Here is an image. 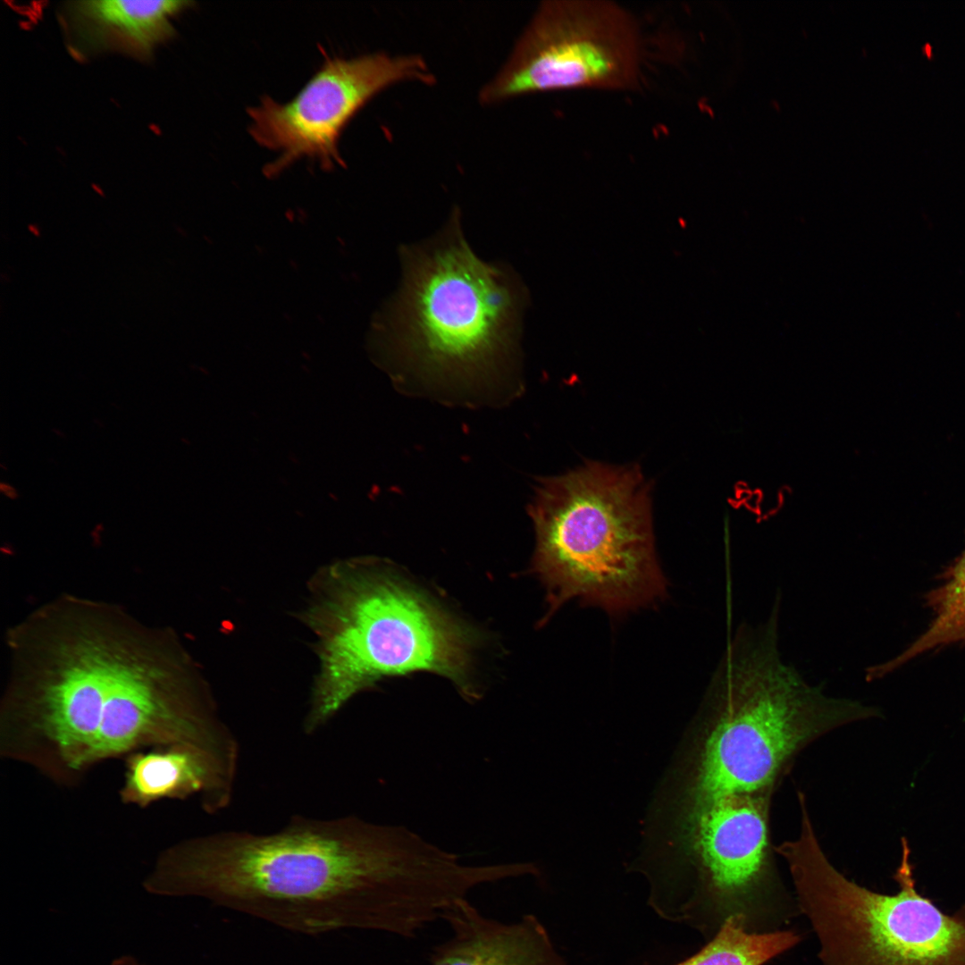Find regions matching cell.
I'll list each match as a JSON object with an SVG mask.
<instances>
[{
  "label": "cell",
  "mask_w": 965,
  "mask_h": 965,
  "mask_svg": "<svg viewBox=\"0 0 965 965\" xmlns=\"http://www.w3.org/2000/svg\"><path fill=\"white\" fill-rule=\"evenodd\" d=\"M442 919L450 936L435 947L429 965H559L545 928L532 915L503 922L464 899Z\"/></svg>",
  "instance_id": "cell-12"
},
{
  "label": "cell",
  "mask_w": 965,
  "mask_h": 965,
  "mask_svg": "<svg viewBox=\"0 0 965 965\" xmlns=\"http://www.w3.org/2000/svg\"><path fill=\"white\" fill-rule=\"evenodd\" d=\"M902 839L899 891L876 893L846 878L806 831L781 850L797 904L819 942L822 965H965V905L943 912L916 889Z\"/></svg>",
  "instance_id": "cell-6"
},
{
  "label": "cell",
  "mask_w": 965,
  "mask_h": 965,
  "mask_svg": "<svg viewBox=\"0 0 965 965\" xmlns=\"http://www.w3.org/2000/svg\"><path fill=\"white\" fill-rule=\"evenodd\" d=\"M799 941L793 931L751 932L740 919L729 917L710 942L676 965H763Z\"/></svg>",
  "instance_id": "cell-14"
},
{
  "label": "cell",
  "mask_w": 965,
  "mask_h": 965,
  "mask_svg": "<svg viewBox=\"0 0 965 965\" xmlns=\"http://www.w3.org/2000/svg\"><path fill=\"white\" fill-rule=\"evenodd\" d=\"M188 1L89 0L66 3L60 21L77 56L118 52L148 58L173 34L174 19Z\"/></svg>",
  "instance_id": "cell-10"
},
{
  "label": "cell",
  "mask_w": 965,
  "mask_h": 965,
  "mask_svg": "<svg viewBox=\"0 0 965 965\" xmlns=\"http://www.w3.org/2000/svg\"><path fill=\"white\" fill-rule=\"evenodd\" d=\"M400 255L402 280L387 319L393 376L436 391L501 386L517 353L521 293L513 272L475 256L457 213Z\"/></svg>",
  "instance_id": "cell-3"
},
{
  "label": "cell",
  "mask_w": 965,
  "mask_h": 965,
  "mask_svg": "<svg viewBox=\"0 0 965 965\" xmlns=\"http://www.w3.org/2000/svg\"><path fill=\"white\" fill-rule=\"evenodd\" d=\"M457 855L397 825L292 816L279 830H223L163 851L151 894L198 897L292 932L411 938L462 895Z\"/></svg>",
  "instance_id": "cell-1"
},
{
  "label": "cell",
  "mask_w": 965,
  "mask_h": 965,
  "mask_svg": "<svg viewBox=\"0 0 965 965\" xmlns=\"http://www.w3.org/2000/svg\"><path fill=\"white\" fill-rule=\"evenodd\" d=\"M111 965H139L135 960L131 958H122L113 961Z\"/></svg>",
  "instance_id": "cell-15"
},
{
  "label": "cell",
  "mask_w": 965,
  "mask_h": 965,
  "mask_svg": "<svg viewBox=\"0 0 965 965\" xmlns=\"http://www.w3.org/2000/svg\"><path fill=\"white\" fill-rule=\"evenodd\" d=\"M780 610L775 600L764 622H743L727 637L707 692L690 816L731 795H775L813 742L880 715L859 701L828 695L784 662Z\"/></svg>",
  "instance_id": "cell-2"
},
{
  "label": "cell",
  "mask_w": 965,
  "mask_h": 965,
  "mask_svg": "<svg viewBox=\"0 0 965 965\" xmlns=\"http://www.w3.org/2000/svg\"><path fill=\"white\" fill-rule=\"evenodd\" d=\"M650 488L636 465L599 462L540 481L529 514L548 617L573 599L617 616L665 598Z\"/></svg>",
  "instance_id": "cell-4"
},
{
  "label": "cell",
  "mask_w": 965,
  "mask_h": 965,
  "mask_svg": "<svg viewBox=\"0 0 965 965\" xmlns=\"http://www.w3.org/2000/svg\"><path fill=\"white\" fill-rule=\"evenodd\" d=\"M640 66L638 29L623 7L601 0L546 1L480 100L492 104L563 89H631Z\"/></svg>",
  "instance_id": "cell-7"
},
{
  "label": "cell",
  "mask_w": 965,
  "mask_h": 965,
  "mask_svg": "<svg viewBox=\"0 0 965 965\" xmlns=\"http://www.w3.org/2000/svg\"><path fill=\"white\" fill-rule=\"evenodd\" d=\"M773 795L722 798L690 818L692 849L706 894L722 922L756 932L785 897L771 834Z\"/></svg>",
  "instance_id": "cell-9"
},
{
  "label": "cell",
  "mask_w": 965,
  "mask_h": 965,
  "mask_svg": "<svg viewBox=\"0 0 965 965\" xmlns=\"http://www.w3.org/2000/svg\"><path fill=\"white\" fill-rule=\"evenodd\" d=\"M319 579L306 613L320 659L304 723L306 734L384 676L431 671L470 694L469 637L423 595L350 563L331 566Z\"/></svg>",
  "instance_id": "cell-5"
},
{
  "label": "cell",
  "mask_w": 965,
  "mask_h": 965,
  "mask_svg": "<svg viewBox=\"0 0 965 965\" xmlns=\"http://www.w3.org/2000/svg\"><path fill=\"white\" fill-rule=\"evenodd\" d=\"M122 802L146 808L164 799L200 798L209 814L228 808L237 776L209 753L189 745L141 750L125 757Z\"/></svg>",
  "instance_id": "cell-11"
},
{
  "label": "cell",
  "mask_w": 965,
  "mask_h": 965,
  "mask_svg": "<svg viewBox=\"0 0 965 965\" xmlns=\"http://www.w3.org/2000/svg\"><path fill=\"white\" fill-rule=\"evenodd\" d=\"M938 580L940 584L924 596L933 613L927 627L902 653L877 665L878 676L883 678L928 651L965 643V549L944 567Z\"/></svg>",
  "instance_id": "cell-13"
},
{
  "label": "cell",
  "mask_w": 965,
  "mask_h": 965,
  "mask_svg": "<svg viewBox=\"0 0 965 965\" xmlns=\"http://www.w3.org/2000/svg\"><path fill=\"white\" fill-rule=\"evenodd\" d=\"M405 80L430 83L433 78L415 55L329 58L290 101L264 97L251 107L250 135L278 154L271 172L303 157L328 168L343 164L338 145L346 125L381 90Z\"/></svg>",
  "instance_id": "cell-8"
}]
</instances>
